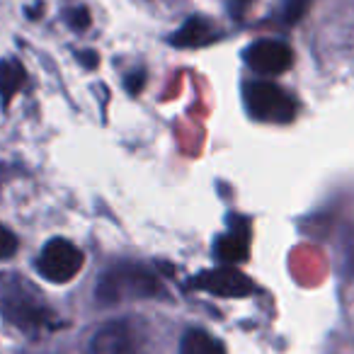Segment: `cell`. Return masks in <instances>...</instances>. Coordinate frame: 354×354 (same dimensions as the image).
<instances>
[{
    "mask_svg": "<svg viewBox=\"0 0 354 354\" xmlns=\"http://www.w3.org/2000/svg\"><path fill=\"white\" fill-rule=\"evenodd\" d=\"M0 315L27 335H37L56 325V315L41 291L12 272H0Z\"/></svg>",
    "mask_w": 354,
    "mask_h": 354,
    "instance_id": "obj_1",
    "label": "cell"
},
{
    "mask_svg": "<svg viewBox=\"0 0 354 354\" xmlns=\"http://www.w3.org/2000/svg\"><path fill=\"white\" fill-rule=\"evenodd\" d=\"M165 289L158 281L156 272L136 262H119L100 277L95 286L97 306H114L129 299H162Z\"/></svg>",
    "mask_w": 354,
    "mask_h": 354,
    "instance_id": "obj_2",
    "label": "cell"
},
{
    "mask_svg": "<svg viewBox=\"0 0 354 354\" xmlns=\"http://www.w3.org/2000/svg\"><path fill=\"white\" fill-rule=\"evenodd\" d=\"M245 107L260 122L286 124L296 114L294 97L272 80H252L245 85Z\"/></svg>",
    "mask_w": 354,
    "mask_h": 354,
    "instance_id": "obj_3",
    "label": "cell"
},
{
    "mask_svg": "<svg viewBox=\"0 0 354 354\" xmlns=\"http://www.w3.org/2000/svg\"><path fill=\"white\" fill-rule=\"evenodd\" d=\"M37 270L54 284H68L83 270V252L66 238H54L41 248L37 257Z\"/></svg>",
    "mask_w": 354,
    "mask_h": 354,
    "instance_id": "obj_4",
    "label": "cell"
},
{
    "mask_svg": "<svg viewBox=\"0 0 354 354\" xmlns=\"http://www.w3.org/2000/svg\"><path fill=\"white\" fill-rule=\"evenodd\" d=\"M192 286L207 291V294L221 296V299H245L255 291V284L233 265L202 272L192 279Z\"/></svg>",
    "mask_w": 354,
    "mask_h": 354,
    "instance_id": "obj_5",
    "label": "cell"
},
{
    "mask_svg": "<svg viewBox=\"0 0 354 354\" xmlns=\"http://www.w3.org/2000/svg\"><path fill=\"white\" fill-rule=\"evenodd\" d=\"M245 64L255 71L257 75L274 78L291 68L294 64V51L279 39H257L250 49L245 51Z\"/></svg>",
    "mask_w": 354,
    "mask_h": 354,
    "instance_id": "obj_6",
    "label": "cell"
},
{
    "mask_svg": "<svg viewBox=\"0 0 354 354\" xmlns=\"http://www.w3.org/2000/svg\"><path fill=\"white\" fill-rule=\"evenodd\" d=\"M88 354H141L136 333L124 320H109L93 335Z\"/></svg>",
    "mask_w": 354,
    "mask_h": 354,
    "instance_id": "obj_7",
    "label": "cell"
},
{
    "mask_svg": "<svg viewBox=\"0 0 354 354\" xmlns=\"http://www.w3.org/2000/svg\"><path fill=\"white\" fill-rule=\"evenodd\" d=\"M218 37H221V32L214 27V20L204 15H194L170 37V44L177 49H199V46L216 41Z\"/></svg>",
    "mask_w": 354,
    "mask_h": 354,
    "instance_id": "obj_8",
    "label": "cell"
},
{
    "mask_svg": "<svg viewBox=\"0 0 354 354\" xmlns=\"http://www.w3.org/2000/svg\"><path fill=\"white\" fill-rule=\"evenodd\" d=\"M214 252L226 265H238L248 260V231L245 226L231 228L226 236H221L214 243Z\"/></svg>",
    "mask_w": 354,
    "mask_h": 354,
    "instance_id": "obj_9",
    "label": "cell"
},
{
    "mask_svg": "<svg viewBox=\"0 0 354 354\" xmlns=\"http://www.w3.org/2000/svg\"><path fill=\"white\" fill-rule=\"evenodd\" d=\"M25 80H27V71L20 61L17 59L0 61V97H3V102L6 104L10 102L25 88Z\"/></svg>",
    "mask_w": 354,
    "mask_h": 354,
    "instance_id": "obj_10",
    "label": "cell"
},
{
    "mask_svg": "<svg viewBox=\"0 0 354 354\" xmlns=\"http://www.w3.org/2000/svg\"><path fill=\"white\" fill-rule=\"evenodd\" d=\"M180 354H226V349L216 337H212L204 330H189L183 337Z\"/></svg>",
    "mask_w": 354,
    "mask_h": 354,
    "instance_id": "obj_11",
    "label": "cell"
},
{
    "mask_svg": "<svg viewBox=\"0 0 354 354\" xmlns=\"http://www.w3.org/2000/svg\"><path fill=\"white\" fill-rule=\"evenodd\" d=\"M17 236L12 231H8L6 226H0V260H10L17 252Z\"/></svg>",
    "mask_w": 354,
    "mask_h": 354,
    "instance_id": "obj_12",
    "label": "cell"
},
{
    "mask_svg": "<svg viewBox=\"0 0 354 354\" xmlns=\"http://www.w3.org/2000/svg\"><path fill=\"white\" fill-rule=\"evenodd\" d=\"M66 17H68V25L73 27V30H78V32L88 30L90 15H88V10H85V8H75V10H71Z\"/></svg>",
    "mask_w": 354,
    "mask_h": 354,
    "instance_id": "obj_13",
    "label": "cell"
},
{
    "mask_svg": "<svg viewBox=\"0 0 354 354\" xmlns=\"http://www.w3.org/2000/svg\"><path fill=\"white\" fill-rule=\"evenodd\" d=\"M308 8V0H286V10H284V20L286 22H296Z\"/></svg>",
    "mask_w": 354,
    "mask_h": 354,
    "instance_id": "obj_14",
    "label": "cell"
},
{
    "mask_svg": "<svg viewBox=\"0 0 354 354\" xmlns=\"http://www.w3.org/2000/svg\"><path fill=\"white\" fill-rule=\"evenodd\" d=\"M250 6H252V0H231V3H228V10H231V15L236 17V20H241Z\"/></svg>",
    "mask_w": 354,
    "mask_h": 354,
    "instance_id": "obj_15",
    "label": "cell"
},
{
    "mask_svg": "<svg viewBox=\"0 0 354 354\" xmlns=\"http://www.w3.org/2000/svg\"><path fill=\"white\" fill-rule=\"evenodd\" d=\"M143 78H146V75H143V71H138L136 75H129V80H127V90L129 93H133V95H138L141 93V88H143Z\"/></svg>",
    "mask_w": 354,
    "mask_h": 354,
    "instance_id": "obj_16",
    "label": "cell"
}]
</instances>
